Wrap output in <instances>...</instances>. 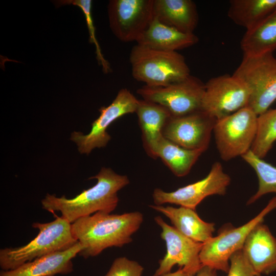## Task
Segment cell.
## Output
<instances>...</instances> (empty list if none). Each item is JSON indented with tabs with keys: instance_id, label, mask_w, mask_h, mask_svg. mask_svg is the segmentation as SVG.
Returning a JSON list of instances; mask_svg holds the SVG:
<instances>
[{
	"instance_id": "15",
	"label": "cell",
	"mask_w": 276,
	"mask_h": 276,
	"mask_svg": "<svg viewBox=\"0 0 276 276\" xmlns=\"http://www.w3.org/2000/svg\"><path fill=\"white\" fill-rule=\"evenodd\" d=\"M242 251L257 276L276 271V238L261 223L247 236Z\"/></svg>"
},
{
	"instance_id": "27",
	"label": "cell",
	"mask_w": 276,
	"mask_h": 276,
	"mask_svg": "<svg viewBox=\"0 0 276 276\" xmlns=\"http://www.w3.org/2000/svg\"><path fill=\"white\" fill-rule=\"evenodd\" d=\"M143 267L125 257L116 258L105 276H142Z\"/></svg>"
},
{
	"instance_id": "10",
	"label": "cell",
	"mask_w": 276,
	"mask_h": 276,
	"mask_svg": "<svg viewBox=\"0 0 276 276\" xmlns=\"http://www.w3.org/2000/svg\"><path fill=\"white\" fill-rule=\"evenodd\" d=\"M108 14L110 28L120 40L136 42L154 18V0H111Z\"/></svg>"
},
{
	"instance_id": "25",
	"label": "cell",
	"mask_w": 276,
	"mask_h": 276,
	"mask_svg": "<svg viewBox=\"0 0 276 276\" xmlns=\"http://www.w3.org/2000/svg\"><path fill=\"white\" fill-rule=\"evenodd\" d=\"M276 141V108L268 109L258 117L256 135L250 150L263 158Z\"/></svg>"
},
{
	"instance_id": "30",
	"label": "cell",
	"mask_w": 276,
	"mask_h": 276,
	"mask_svg": "<svg viewBox=\"0 0 276 276\" xmlns=\"http://www.w3.org/2000/svg\"><path fill=\"white\" fill-rule=\"evenodd\" d=\"M195 275L190 273L182 268L180 267L178 270L173 272H168L162 276H195Z\"/></svg>"
},
{
	"instance_id": "12",
	"label": "cell",
	"mask_w": 276,
	"mask_h": 276,
	"mask_svg": "<svg viewBox=\"0 0 276 276\" xmlns=\"http://www.w3.org/2000/svg\"><path fill=\"white\" fill-rule=\"evenodd\" d=\"M139 100L126 88L121 89L112 103L107 107L99 109L100 116L91 124L87 134L74 132L71 140L78 146L81 154H89L96 148L105 147L110 140L106 131L109 126L123 116L135 113Z\"/></svg>"
},
{
	"instance_id": "24",
	"label": "cell",
	"mask_w": 276,
	"mask_h": 276,
	"mask_svg": "<svg viewBox=\"0 0 276 276\" xmlns=\"http://www.w3.org/2000/svg\"><path fill=\"white\" fill-rule=\"evenodd\" d=\"M241 157L254 169L259 181L257 191L248 199L247 204L268 193L276 195V167L256 156L250 150Z\"/></svg>"
},
{
	"instance_id": "11",
	"label": "cell",
	"mask_w": 276,
	"mask_h": 276,
	"mask_svg": "<svg viewBox=\"0 0 276 276\" xmlns=\"http://www.w3.org/2000/svg\"><path fill=\"white\" fill-rule=\"evenodd\" d=\"M230 182V176L224 172L222 164L216 162L203 179L172 192L156 188L152 197L155 205L172 203L195 210L206 197L225 195Z\"/></svg>"
},
{
	"instance_id": "23",
	"label": "cell",
	"mask_w": 276,
	"mask_h": 276,
	"mask_svg": "<svg viewBox=\"0 0 276 276\" xmlns=\"http://www.w3.org/2000/svg\"><path fill=\"white\" fill-rule=\"evenodd\" d=\"M203 152L201 150L183 148L164 136L156 150L157 158L159 157L177 177L187 175Z\"/></svg>"
},
{
	"instance_id": "31",
	"label": "cell",
	"mask_w": 276,
	"mask_h": 276,
	"mask_svg": "<svg viewBox=\"0 0 276 276\" xmlns=\"http://www.w3.org/2000/svg\"><path fill=\"white\" fill-rule=\"evenodd\" d=\"M0 276H2V275H0Z\"/></svg>"
},
{
	"instance_id": "17",
	"label": "cell",
	"mask_w": 276,
	"mask_h": 276,
	"mask_svg": "<svg viewBox=\"0 0 276 276\" xmlns=\"http://www.w3.org/2000/svg\"><path fill=\"white\" fill-rule=\"evenodd\" d=\"M135 113L142 131L145 150L150 157L156 159V150L163 136V128L171 114L162 105L144 99L139 100Z\"/></svg>"
},
{
	"instance_id": "3",
	"label": "cell",
	"mask_w": 276,
	"mask_h": 276,
	"mask_svg": "<svg viewBox=\"0 0 276 276\" xmlns=\"http://www.w3.org/2000/svg\"><path fill=\"white\" fill-rule=\"evenodd\" d=\"M71 224L57 216L52 222L33 223L32 226L39 230L34 239L21 247L0 250L1 268L12 270L37 258L71 247L78 242L73 235Z\"/></svg>"
},
{
	"instance_id": "28",
	"label": "cell",
	"mask_w": 276,
	"mask_h": 276,
	"mask_svg": "<svg viewBox=\"0 0 276 276\" xmlns=\"http://www.w3.org/2000/svg\"><path fill=\"white\" fill-rule=\"evenodd\" d=\"M229 262L227 276H257L245 257L242 249L231 256Z\"/></svg>"
},
{
	"instance_id": "6",
	"label": "cell",
	"mask_w": 276,
	"mask_h": 276,
	"mask_svg": "<svg viewBox=\"0 0 276 276\" xmlns=\"http://www.w3.org/2000/svg\"><path fill=\"white\" fill-rule=\"evenodd\" d=\"M258 117L246 106L217 120L213 131L217 148L223 160L242 156L251 149L257 133Z\"/></svg>"
},
{
	"instance_id": "8",
	"label": "cell",
	"mask_w": 276,
	"mask_h": 276,
	"mask_svg": "<svg viewBox=\"0 0 276 276\" xmlns=\"http://www.w3.org/2000/svg\"><path fill=\"white\" fill-rule=\"evenodd\" d=\"M205 83L190 75L184 79L165 86L144 85L137 89L143 99L159 104L172 116L186 115L201 110Z\"/></svg>"
},
{
	"instance_id": "13",
	"label": "cell",
	"mask_w": 276,
	"mask_h": 276,
	"mask_svg": "<svg viewBox=\"0 0 276 276\" xmlns=\"http://www.w3.org/2000/svg\"><path fill=\"white\" fill-rule=\"evenodd\" d=\"M154 220L161 228L160 237L166 243L167 251L159 260V267L153 276H162L170 272L175 265L195 275L202 266L199 255L203 243L186 237L159 216L155 217Z\"/></svg>"
},
{
	"instance_id": "20",
	"label": "cell",
	"mask_w": 276,
	"mask_h": 276,
	"mask_svg": "<svg viewBox=\"0 0 276 276\" xmlns=\"http://www.w3.org/2000/svg\"><path fill=\"white\" fill-rule=\"evenodd\" d=\"M198 41V37L194 33L181 32L161 23L154 17L136 42L139 45L153 49L177 51L192 47Z\"/></svg>"
},
{
	"instance_id": "1",
	"label": "cell",
	"mask_w": 276,
	"mask_h": 276,
	"mask_svg": "<svg viewBox=\"0 0 276 276\" xmlns=\"http://www.w3.org/2000/svg\"><path fill=\"white\" fill-rule=\"evenodd\" d=\"M143 218L137 211L120 215L98 212L78 219L71 227L74 237L83 247L79 255L84 258L95 257L107 248L130 243Z\"/></svg>"
},
{
	"instance_id": "5",
	"label": "cell",
	"mask_w": 276,
	"mask_h": 276,
	"mask_svg": "<svg viewBox=\"0 0 276 276\" xmlns=\"http://www.w3.org/2000/svg\"><path fill=\"white\" fill-rule=\"evenodd\" d=\"M248 88V106L258 116L264 113L276 100V58L273 53L243 55L233 74Z\"/></svg>"
},
{
	"instance_id": "21",
	"label": "cell",
	"mask_w": 276,
	"mask_h": 276,
	"mask_svg": "<svg viewBox=\"0 0 276 276\" xmlns=\"http://www.w3.org/2000/svg\"><path fill=\"white\" fill-rule=\"evenodd\" d=\"M243 55L273 53L276 49V9L252 29L246 31L240 41Z\"/></svg>"
},
{
	"instance_id": "7",
	"label": "cell",
	"mask_w": 276,
	"mask_h": 276,
	"mask_svg": "<svg viewBox=\"0 0 276 276\" xmlns=\"http://www.w3.org/2000/svg\"><path fill=\"white\" fill-rule=\"evenodd\" d=\"M276 209V196L269 200L266 206L254 218L237 227L222 229L216 237L203 243L199 257L202 266L227 273L231 256L242 249L250 232L264 218Z\"/></svg>"
},
{
	"instance_id": "16",
	"label": "cell",
	"mask_w": 276,
	"mask_h": 276,
	"mask_svg": "<svg viewBox=\"0 0 276 276\" xmlns=\"http://www.w3.org/2000/svg\"><path fill=\"white\" fill-rule=\"evenodd\" d=\"M83 246L77 242L68 249L55 251L10 271H3L2 276H54L73 271L72 259L82 251Z\"/></svg>"
},
{
	"instance_id": "2",
	"label": "cell",
	"mask_w": 276,
	"mask_h": 276,
	"mask_svg": "<svg viewBox=\"0 0 276 276\" xmlns=\"http://www.w3.org/2000/svg\"><path fill=\"white\" fill-rule=\"evenodd\" d=\"M89 179H96L97 182L73 198L47 194L41 200L42 208L52 213L60 212L61 216L71 223L98 212L110 213L118 205V191L130 182L126 175L105 167Z\"/></svg>"
},
{
	"instance_id": "26",
	"label": "cell",
	"mask_w": 276,
	"mask_h": 276,
	"mask_svg": "<svg viewBox=\"0 0 276 276\" xmlns=\"http://www.w3.org/2000/svg\"><path fill=\"white\" fill-rule=\"evenodd\" d=\"M55 4L57 7L73 5L80 8L85 18L89 35V42L95 45L96 57L99 64L102 66L104 73L110 72L111 68L109 63L104 58L96 37L95 28L91 14L92 1L91 0H60L56 1Z\"/></svg>"
},
{
	"instance_id": "18",
	"label": "cell",
	"mask_w": 276,
	"mask_h": 276,
	"mask_svg": "<svg viewBox=\"0 0 276 276\" xmlns=\"http://www.w3.org/2000/svg\"><path fill=\"white\" fill-rule=\"evenodd\" d=\"M150 207L168 218L176 229L196 242L204 243L213 237L214 223L202 220L195 210L162 205H150Z\"/></svg>"
},
{
	"instance_id": "19",
	"label": "cell",
	"mask_w": 276,
	"mask_h": 276,
	"mask_svg": "<svg viewBox=\"0 0 276 276\" xmlns=\"http://www.w3.org/2000/svg\"><path fill=\"white\" fill-rule=\"evenodd\" d=\"M154 15L161 23L192 34L198 24L196 5L192 0H154Z\"/></svg>"
},
{
	"instance_id": "22",
	"label": "cell",
	"mask_w": 276,
	"mask_h": 276,
	"mask_svg": "<svg viewBox=\"0 0 276 276\" xmlns=\"http://www.w3.org/2000/svg\"><path fill=\"white\" fill-rule=\"evenodd\" d=\"M276 9V0H231L228 9L229 18L250 30Z\"/></svg>"
},
{
	"instance_id": "29",
	"label": "cell",
	"mask_w": 276,
	"mask_h": 276,
	"mask_svg": "<svg viewBox=\"0 0 276 276\" xmlns=\"http://www.w3.org/2000/svg\"><path fill=\"white\" fill-rule=\"evenodd\" d=\"M217 271L206 266H202L195 276H217Z\"/></svg>"
},
{
	"instance_id": "14",
	"label": "cell",
	"mask_w": 276,
	"mask_h": 276,
	"mask_svg": "<svg viewBox=\"0 0 276 276\" xmlns=\"http://www.w3.org/2000/svg\"><path fill=\"white\" fill-rule=\"evenodd\" d=\"M216 121L202 110L181 116H171L162 134L183 148L204 152L209 147Z\"/></svg>"
},
{
	"instance_id": "9",
	"label": "cell",
	"mask_w": 276,
	"mask_h": 276,
	"mask_svg": "<svg viewBox=\"0 0 276 276\" xmlns=\"http://www.w3.org/2000/svg\"><path fill=\"white\" fill-rule=\"evenodd\" d=\"M250 92L233 75L213 77L205 83L201 109L219 120L248 106Z\"/></svg>"
},
{
	"instance_id": "4",
	"label": "cell",
	"mask_w": 276,
	"mask_h": 276,
	"mask_svg": "<svg viewBox=\"0 0 276 276\" xmlns=\"http://www.w3.org/2000/svg\"><path fill=\"white\" fill-rule=\"evenodd\" d=\"M129 61L133 78L148 86H165L191 75L184 56L177 51L156 50L136 44L131 50Z\"/></svg>"
}]
</instances>
